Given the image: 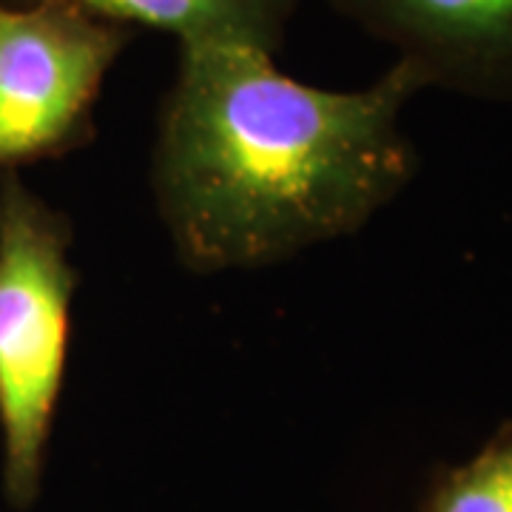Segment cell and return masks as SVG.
Returning a JSON list of instances; mask_svg holds the SVG:
<instances>
[{"label":"cell","instance_id":"cell-5","mask_svg":"<svg viewBox=\"0 0 512 512\" xmlns=\"http://www.w3.org/2000/svg\"><path fill=\"white\" fill-rule=\"evenodd\" d=\"M29 3V0H20ZM120 26H148L180 40V46H248L271 52L302 0H60Z\"/></svg>","mask_w":512,"mask_h":512},{"label":"cell","instance_id":"cell-3","mask_svg":"<svg viewBox=\"0 0 512 512\" xmlns=\"http://www.w3.org/2000/svg\"><path fill=\"white\" fill-rule=\"evenodd\" d=\"M134 29L60 0H0V174L97 137V103Z\"/></svg>","mask_w":512,"mask_h":512},{"label":"cell","instance_id":"cell-2","mask_svg":"<svg viewBox=\"0 0 512 512\" xmlns=\"http://www.w3.org/2000/svg\"><path fill=\"white\" fill-rule=\"evenodd\" d=\"M72 245L63 211L18 171L0 174V441L3 493L18 510L40 495L66 382L77 296Z\"/></svg>","mask_w":512,"mask_h":512},{"label":"cell","instance_id":"cell-6","mask_svg":"<svg viewBox=\"0 0 512 512\" xmlns=\"http://www.w3.org/2000/svg\"><path fill=\"white\" fill-rule=\"evenodd\" d=\"M424 512H512V421L439 478Z\"/></svg>","mask_w":512,"mask_h":512},{"label":"cell","instance_id":"cell-1","mask_svg":"<svg viewBox=\"0 0 512 512\" xmlns=\"http://www.w3.org/2000/svg\"><path fill=\"white\" fill-rule=\"evenodd\" d=\"M424 89L402 60L339 92L262 49L180 46L151 194L183 268L254 271L362 231L416 177L402 111Z\"/></svg>","mask_w":512,"mask_h":512},{"label":"cell","instance_id":"cell-4","mask_svg":"<svg viewBox=\"0 0 512 512\" xmlns=\"http://www.w3.org/2000/svg\"><path fill=\"white\" fill-rule=\"evenodd\" d=\"M427 89L512 103V0H325Z\"/></svg>","mask_w":512,"mask_h":512}]
</instances>
